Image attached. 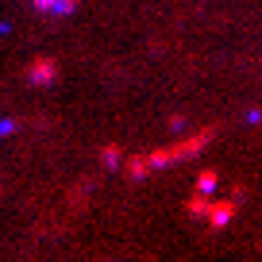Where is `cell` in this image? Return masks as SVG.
Segmentation results:
<instances>
[{
    "mask_svg": "<svg viewBox=\"0 0 262 262\" xmlns=\"http://www.w3.org/2000/svg\"><path fill=\"white\" fill-rule=\"evenodd\" d=\"M216 135H220V127H205V131H196V135H189V139L173 143V147L150 150V155H143V158H147V170H166V166H173V162H185V158L201 155Z\"/></svg>",
    "mask_w": 262,
    "mask_h": 262,
    "instance_id": "1",
    "label": "cell"
},
{
    "mask_svg": "<svg viewBox=\"0 0 262 262\" xmlns=\"http://www.w3.org/2000/svg\"><path fill=\"white\" fill-rule=\"evenodd\" d=\"M27 81H31V85H42V89H47V85H54V81H58V62H54V58H35V62L27 66Z\"/></svg>",
    "mask_w": 262,
    "mask_h": 262,
    "instance_id": "2",
    "label": "cell"
},
{
    "mask_svg": "<svg viewBox=\"0 0 262 262\" xmlns=\"http://www.w3.org/2000/svg\"><path fill=\"white\" fill-rule=\"evenodd\" d=\"M231 216H235V201H208V205H205V220H208L212 231L228 228Z\"/></svg>",
    "mask_w": 262,
    "mask_h": 262,
    "instance_id": "3",
    "label": "cell"
},
{
    "mask_svg": "<svg viewBox=\"0 0 262 262\" xmlns=\"http://www.w3.org/2000/svg\"><path fill=\"white\" fill-rule=\"evenodd\" d=\"M39 12H47V16H70V12L77 8V0H31Z\"/></svg>",
    "mask_w": 262,
    "mask_h": 262,
    "instance_id": "4",
    "label": "cell"
},
{
    "mask_svg": "<svg viewBox=\"0 0 262 262\" xmlns=\"http://www.w3.org/2000/svg\"><path fill=\"white\" fill-rule=\"evenodd\" d=\"M216 185H220V173H216V170H205L201 178H196V189H201L205 196H212V193H216Z\"/></svg>",
    "mask_w": 262,
    "mask_h": 262,
    "instance_id": "5",
    "label": "cell"
},
{
    "mask_svg": "<svg viewBox=\"0 0 262 262\" xmlns=\"http://www.w3.org/2000/svg\"><path fill=\"white\" fill-rule=\"evenodd\" d=\"M123 170H127V178L131 181H139V178H147V158H127V162H123Z\"/></svg>",
    "mask_w": 262,
    "mask_h": 262,
    "instance_id": "6",
    "label": "cell"
},
{
    "mask_svg": "<svg viewBox=\"0 0 262 262\" xmlns=\"http://www.w3.org/2000/svg\"><path fill=\"white\" fill-rule=\"evenodd\" d=\"M205 205H208L205 193H201V196H189V201H185V212L189 216H205Z\"/></svg>",
    "mask_w": 262,
    "mask_h": 262,
    "instance_id": "7",
    "label": "cell"
},
{
    "mask_svg": "<svg viewBox=\"0 0 262 262\" xmlns=\"http://www.w3.org/2000/svg\"><path fill=\"white\" fill-rule=\"evenodd\" d=\"M104 166H120V150L116 147H104Z\"/></svg>",
    "mask_w": 262,
    "mask_h": 262,
    "instance_id": "8",
    "label": "cell"
},
{
    "mask_svg": "<svg viewBox=\"0 0 262 262\" xmlns=\"http://www.w3.org/2000/svg\"><path fill=\"white\" fill-rule=\"evenodd\" d=\"M12 131H16V123H12V120H0V135H12Z\"/></svg>",
    "mask_w": 262,
    "mask_h": 262,
    "instance_id": "9",
    "label": "cell"
}]
</instances>
